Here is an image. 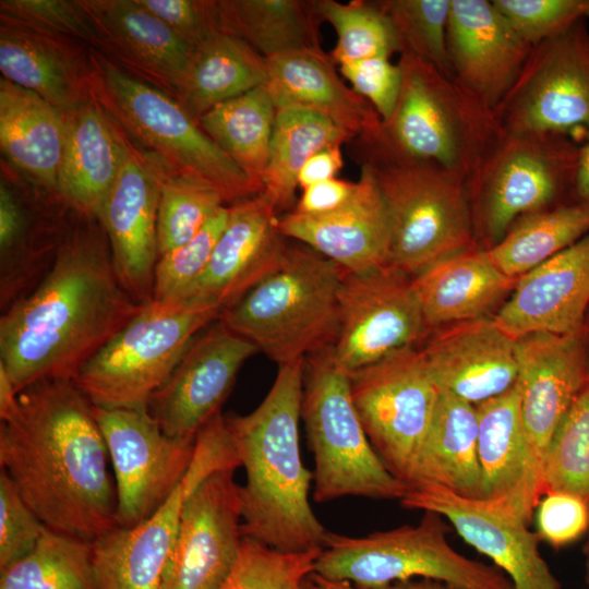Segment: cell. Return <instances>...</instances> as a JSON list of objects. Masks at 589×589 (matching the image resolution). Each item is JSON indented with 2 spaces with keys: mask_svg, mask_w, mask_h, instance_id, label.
Listing matches in <instances>:
<instances>
[{
  "mask_svg": "<svg viewBox=\"0 0 589 589\" xmlns=\"http://www.w3.org/2000/svg\"><path fill=\"white\" fill-rule=\"evenodd\" d=\"M0 466L49 529L94 542L117 527L107 446L72 380L19 393L17 411L0 424Z\"/></svg>",
  "mask_w": 589,
  "mask_h": 589,
  "instance_id": "6da1fadb",
  "label": "cell"
},
{
  "mask_svg": "<svg viewBox=\"0 0 589 589\" xmlns=\"http://www.w3.org/2000/svg\"><path fill=\"white\" fill-rule=\"evenodd\" d=\"M141 306L119 280L104 228L77 227L59 238L40 281L2 312L0 364L17 393L73 380Z\"/></svg>",
  "mask_w": 589,
  "mask_h": 589,
  "instance_id": "7a4b0ae2",
  "label": "cell"
},
{
  "mask_svg": "<svg viewBox=\"0 0 589 589\" xmlns=\"http://www.w3.org/2000/svg\"><path fill=\"white\" fill-rule=\"evenodd\" d=\"M304 360L279 365L253 411L225 416L247 476L239 486L242 537L285 552L322 549L327 533L311 507L313 473L299 447Z\"/></svg>",
  "mask_w": 589,
  "mask_h": 589,
  "instance_id": "3957f363",
  "label": "cell"
},
{
  "mask_svg": "<svg viewBox=\"0 0 589 589\" xmlns=\"http://www.w3.org/2000/svg\"><path fill=\"white\" fill-rule=\"evenodd\" d=\"M344 273L308 245L288 242L279 265L218 320L278 366L305 359L335 344Z\"/></svg>",
  "mask_w": 589,
  "mask_h": 589,
  "instance_id": "277c9868",
  "label": "cell"
},
{
  "mask_svg": "<svg viewBox=\"0 0 589 589\" xmlns=\"http://www.w3.org/2000/svg\"><path fill=\"white\" fill-rule=\"evenodd\" d=\"M398 64L402 81L393 115L359 140L364 161L432 163L466 182L497 133L493 112L433 65L408 55Z\"/></svg>",
  "mask_w": 589,
  "mask_h": 589,
  "instance_id": "5b68a950",
  "label": "cell"
},
{
  "mask_svg": "<svg viewBox=\"0 0 589 589\" xmlns=\"http://www.w3.org/2000/svg\"><path fill=\"white\" fill-rule=\"evenodd\" d=\"M88 82L110 119L170 171L211 185L230 205L263 192L176 98L98 52L89 57Z\"/></svg>",
  "mask_w": 589,
  "mask_h": 589,
  "instance_id": "8992f818",
  "label": "cell"
},
{
  "mask_svg": "<svg viewBox=\"0 0 589 589\" xmlns=\"http://www.w3.org/2000/svg\"><path fill=\"white\" fill-rule=\"evenodd\" d=\"M581 145L566 133L498 128L466 180L477 243L490 249L520 216L576 201Z\"/></svg>",
  "mask_w": 589,
  "mask_h": 589,
  "instance_id": "52a82bcc",
  "label": "cell"
},
{
  "mask_svg": "<svg viewBox=\"0 0 589 589\" xmlns=\"http://www.w3.org/2000/svg\"><path fill=\"white\" fill-rule=\"evenodd\" d=\"M417 525L350 537L327 531L314 564V575L377 589L396 581L426 578L459 589H515L495 565L471 560L448 542L446 519L423 512Z\"/></svg>",
  "mask_w": 589,
  "mask_h": 589,
  "instance_id": "ba28073f",
  "label": "cell"
},
{
  "mask_svg": "<svg viewBox=\"0 0 589 589\" xmlns=\"http://www.w3.org/2000/svg\"><path fill=\"white\" fill-rule=\"evenodd\" d=\"M221 309L195 300H152L77 372L73 382L88 401L106 409L148 410L199 333Z\"/></svg>",
  "mask_w": 589,
  "mask_h": 589,
  "instance_id": "9c48e42d",
  "label": "cell"
},
{
  "mask_svg": "<svg viewBox=\"0 0 589 589\" xmlns=\"http://www.w3.org/2000/svg\"><path fill=\"white\" fill-rule=\"evenodd\" d=\"M301 419L314 456L313 500H400L406 485L372 446L351 397L350 376L330 348L304 360Z\"/></svg>",
  "mask_w": 589,
  "mask_h": 589,
  "instance_id": "30bf717a",
  "label": "cell"
},
{
  "mask_svg": "<svg viewBox=\"0 0 589 589\" xmlns=\"http://www.w3.org/2000/svg\"><path fill=\"white\" fill-rule=\"evenodd\" d=\"M386 206L389 265L411 277L477 245L466 182L426 161H363Z\"/></svg>",
  "mask_w": 589,
  "mask_h": 589,
  "instance_id": "8fae6325",
  "label": "cell"
},
{
  "mask_svg": "<svg viewBox=\"0 0 589 589\" xmlns=\"http://www.w3.org/2000/svg\"><path fill=\"white\" fill-rule=\"evenodd\" d=\"M229 467L241 462L220 412L197 434L192 462L168 500L141 524L93 542L98 589H161L185 502L208 476Z\"/></svg>",
  "mask_w": 589,
  "mask_h": 589,
  "instance_id": "7c38bea8",
  "label": "cell"
},
{
  "mask_svg": "<svg viewBox=\"0 0 589 589\" xmlns=\"http://www.w3.org/2000/svg\"><path fill=\"white\" fill-rule=\"evenodd\" d=\"M349 376L352 401L372 446L407 485L440 394L420 347L395 351Z\"/></svg>",
  "mask_w": 589,
  "mask_h": 589,
  "instance_id": "4fadbf2b",
  "label": "cell"
},
{
  "mask_svg": "<svg viewBox=\"0 0 589 589\" xmlns=\"http://www.w3.org/2000/svg\"><path fill=\"white\" fill-rule=\"evenodd\" d=\"M581 19L536 46L494 109L507 131H589V27ZM577 139V137H576Z\"/></svg>",
  "mask_w": 589,
  "mask_h": 589,
  "instance_id": "5bb4252c",
  "label": "cell"
},
{
  "mask_svg": "<svg viewBox=\"0 0 589 589\" xmlns=\"http://www.w3.org/2000/svg\"><path fill=\"white\" fill-rule=\"evenodd\" d=\"M104 436L117 494V527L132 528L148 518L185 476L194 443L163 432L148 410L106 409L92 405Z\"/></svg>",
  "mask_w": 589,
  "mask_h": 589,
  "instance_id": "9a60e30c",
  "label": "cell"
},
{
  "mask_svg": "<svg viewBox=\"0 0 589 589\" xmlns=\"http://www.w3.org/2000/svg\"><path fill=\"white\" fill-rule=\"evenodd\" d=\"M428 335L412 277L385 266L345 272L339 290V329L330 348L335 364L350 374Z\"/></svg>",
  "mask_w": 589,
  "mask_h": 589,
  "instance_id": "2e32d148",
  "label": "cell"
},
{
  "mask_svg": "<svg viewBox=\"0 0 589 589\" xmlns=\"http://www.w3.org/2000/svg\"><path fill=\"white\" fill-rule=\"evenodd\" d=\"M515 344L527 490L536 509L544 494V465L552 440L588 380L580 333H533L515 339Z\"/></svg>",
  "mask_w": 589,
  "mask_h": 589,
  "instance_id": "e0dca14e",
  "label": "cell"
},
{
  "mask_svg": "<svg viewBox=\"0 0 589 589\" xmlns=\"http://www.w3.org/2000/svg\"><path fill=\"white\" fill-rule=\"evenodd\" d=\"M257 348L219 320L190 344L167 381L155 392L148 411L168 436L194 443L218 413L238 372Z\"/></svg>",
  "mask_w": 589,
  "mask_h": 589,
  "instance_id": "ac0fdd59",
  "label": "cell"
},
{
  "mask_svg": "<svg viewBox=\"0 0 589 589\" xmlns=\"http://www.w3.org/2000/svg\"><path fill=\"white\" fill-rule=\"evenodd\" d=\"M402 507L443 516L471 546L490 557L515 589H561L540 550V537L507 508L431 483L406 488Z\"/></svg>",
  "mask_w": 589,
  "mask_h": 589,
  "instance_id": "d6986e66",
  "label": "cell"
},
{
  "mask_svg": "<svg viewBox=\"0 0 589 589\" xmlns=\"http://www.w3.org/2000/svg\"><path fill=\"white\" fill-rule=\"evenodd\" d=\"M237 468L208 476L184 504L161 589H219L240 551Z\"/></svg>",
  "mask_w": 589,
  "mask_h": 589,
  "instance_id": "ffe728a7",
  "label": "cell"
},
{
  "mask_svg": "<svg viewBox=\"0 0 589 589\" xmlns=\"http://www.w3.org/2000/svg\"><path fill=\"white\" fill-rule=\"evenodd\" d=\"M165 169L156 158L128 143L122 167L98 219L119 280L141 305L153 300L159 259L157 215Z\"/></svg>",
  "mask_w": 589,
  "mask_h": 589,
  "instance_id": "44dd1931",
  "label": "cell"
},
{
  "mask_svg": "<svg viewBox=\"0 0 589 589\" xmlns=\"http://www.w3.org/2000/svg\"><path fill=\"white\" fill-rule=\"evenodd\" d=\"M446 45L453 79L491 112L512 88L532 48L486 0H450Z\"/></svg>",
  "mask_w": 589,
  "mask_h": 589,
  "instance_id": "7402d4cb",
  "label": "cell"
},
{
  "mask_svg": "<svg viewBox=\"0 0 589 589\" xmlns=\"http://www.w3.org/2000/svg\"><path fill=\"white\" fill-rule=\"evenodd\" d=\"M278 219L275 205L264 193L230 205L209 262L184 300L224 310L272 273L288 245L278 230Z\"/></svg>",
  "mask_w": 589,
  "mask_h": 589,
  "instance_id": "603a6c76",
  "label": "cell"
},
{
  "mask_svg": "<svg viewBox=\"0 0 589 589\" xmlns=\"http://www.w3.org/2000/svg\"><path fill=\"white\" fill-rule=\"evenodd\" d=\"M278 230L348 273H366L389 265L388 215L366 164H362L356 189L341 206L323 214L291 209L279 216Z\"/></svg>",
  "mask_w": 589,
  "mask_h": 589,
  "instance_id": "cb8c5ba5",
  "label": "cell"
},
{
  "mask_svg": "<svg viewBox=\"0 0 589 589\" xmlns=\"http://www.w3.org/2000/svg\"><path fill=\"white\" fill-rule=\"evenodd\" d=\"M419 347L440 390L474 406L518 377L515 339L488 315L435 328Z\"/></svg>",
  "mask_w": 589,
  "mask_h": 589,
  "instance_id": "d4e9b609",
  "label": "cell"
},
{
  "mask_svg": "<svg viewBox=\"0 0 589 589\" xmlns=\"http://www.w3.org/2000/svg\"><path fill=\"white\" fill-rule=\"evenodd\" d=\"M589 309V233L520 276L495 314L512 338L533 333L573 335Z\"/></svg>",
  "mask_w": 589,
  "mask_h": 589,
  "instance_id": "484cf974",
  "label": "cell"
},
{
  "mask_svg": "<svg viewBox=\"0 0 589 589\" xmlns=\"http://www.w3.org/2000/svg\"><path fill=\"white\" fill-rule=\"evenodd\" d=\"M65 125L57 192L82 217L99 219L122 167L128 143L92 92L65 115Z\"/></svg>",
  "mask_w": 589,
  "mask_h": 589,
  "instance_id": "4316f807",
  "label": "cell"
},
{
  "mask_svg": "<svg viewBox=\"0 0 589 589\" xmlns=\"http://www.w3.org/2000/svg\"><path fill=\"white\" fill-rule=\"evenodd\" d=\"M266 64L264 85L276 109L315 111L359 140L378 131L382 119L374 107L345 84L323 50L291 51L266 59Z\"/></svg>",
  "mask_w": 589,
  "mask_h": 589,
  "instance_id": "83f0119b",
  "label": "cell"
},
{
  "mask_svg": "<svg viewBox=\"0 0 589 589\" xmlns=\"http://www.w3.org/2000/svg\"><path fill=\"white\" fill-rule=\"evenodd\" d=\"M517 278L506 276L479 244L445 257L412 277L428 333L486 316L512 293Z\"/></svg>",
  "mask_w": 589,
  "mask_h": 589,
  "instance_id": "f1b7e54d",
  "label": "cell"
},
{
  "mask_svg": "<svg viewBox=\"0 0 589 589\" xmlns=\"http://www.w3.org/2000/svg\"><path fill=\"white\" fill-rule=\"evenodd\" d=\"M5 21L0 27V70L68 115L91 93L89 64L67 41Z\"/></svg>",
  "mask_w": 589,
  "mask_h": 589,
  "instance_id": "f546056e",
  "label": "cell"
},
{
  "mask_svg": "<svg viewBox=\"0 0 589 589\" xmlns=\"http://www.w3.org/2000/svg\"><path fill=\"white\" fill-rule=\"evenodd\" d=\"M103 39V50L175 89L194 47L136 0H81Z\"/></svg>",
  "mask_w": 589,
  "mask_h": 589,
  "instance_id": "4dcf8cb0",
  "label": "cell"
},
{
  "mask_svg": "<svg viewBox=\"0 0 589 589\" xmlns=\"http://www.w3.org/2000/svg\"><path fill=\"white\" fill-rule=\"evenodd\" d=\"M482 498L507 508L526 524L534 508L528 497V459L517 384L476 405Z\"/></svg>",
  "mask_w": 589,
  "mask_h": 589,
  "instance_id": "1f68e13d",
  "label": "cell"
},
{
  "mask_svg": "<svg viewBox=\"0 0 589 589\" xmlns=\"http://www.w3.org/2000/svg\"><path fill=\"white\" fill-rule=\"evenodd\" d=\"M431 483L482 498L476 406L440 390L433 417L406 485Z\"/></svg>",
  "mask_w": 589,
  "mask_h": 589,
  "instance_id": "d6a6232c",
  "label": "cell"
},
{
  "mask_svg": "<svg viewBox=\"0 0 589 589\" xmlns=\"http://www.w3.org/2000/svg\"><path fill=\"white\" fill-rule=\"evenodd\" d=\"M65 115L38 94L0 80V146L36 183L57 191L65 144Z\"/></svg>",
  "mask_w": 589,
  "mask_h": 589,
  "instance_id": "836d02e7",
  "label": "cell"
},
{
  "mask_svg": "<svg viewBox=\"0 0 589 589\" xmlns=\"http://www.w3.org/2000/svg\"><path fill=\"white\" fill-rule=\"evenodd\" d=\"M216 32L245 41L265 59L323 50L316 0L211 1Z\"/></svg>",
  "mask_w": 589,
  "mask_h": 589,
  "instance_id": "e575fe53",
  "label": "cell"
},
{
  "mask_svg": "<svg viewBox=\"0 0 589 589\" xmlns=\"http://www.w3.org/2000/svg\"><path fill=\"white\" fill-rule=\"evenodd\" d=\"M267 77L266 59L245 41L219 32L194 47L173 89L175 98L197 120Z\"/></svg>",
  "mask_w": 589,
  "mask_h": 589,
  "instance_id": "d590c367",
  "label": "cell"
},
{
  "mask_svg": "<svg viewBox=\"0 0 589 589\" xmlns=\"http://www.w3.org/2000/svg\"><path fill=\"white\" fill-rule=\"evenodd\" d=\"M353 137L325 116L300 108L277 109L263 192L277 212L288 211L296 200L298 176L316 152L342 145Z\"/></svg>",
  "mask_w": 589,
  "mask_h": 589,
  "instance_id": "8d00e7d4",
  "label": "cell"
},
{
  "mask_svg": "<svg viewBox=\"0 0 589 589\" xmlns=\"http://www.w3.org/2000/svg\"><path fill=\"white\" fill-rule=\"evenodd\" d=\"M589 233V204L573 201L517 218L489 249L495 265L519 278Z\"/></svg>",
  "mask_w": 589,
  "mask_h": 589,
  "instance_id": "74e56055",
  "label": "cell"
},
{
  "mask_svg": "<svg viewBox=\"0 0 589 589\" xmlns=\"http://www.w3.org/2000/svg\"><path fill=\"white\" fill-rule=\"evenodd\" d=\"M276 113L274 100L263 84L217 105L197 122L263 190Z\"/></svg>",
  "mask_w": 589,
  "mask_h": 589,
  "instance_id": "f35d334b",
  "label": "cell"
},
{
  "mask_svg": "<svg viewBox=\"0 0 589 589\" xmlns=\"http://www.w3.org/2000/svg\"><path fill=\"white\" fill-rule=\"evenodd\" d=\"M0 589H98L93 542L46 527L28 554L0 569Z\"/></svg>",
  "mask_w": 589,
  "mask_h": 589,
  "instance_id": "ab89813d",
  "label": "cell"
},
{
  "mask_svg": "<svg viewBox=\"0 0 589 589\" xmlns=\"http://www.w3.org/2000/svg\"><path fill=\"white\" fill-rule=\"evenodd\" d=\"M316 8L336 32L337 43L329 53L336 65L399 53L394 26L376 1L316 0Z\"/></svg>",
  "mask_w": 589,
  "mask_h": 589,
  "instance_id": "60d3db41",
  "label": "cell"
},
{
  "mask_svg": "<svg viewBox=\"0 0 589 589\" xmlns=\"http://www.w3.org/2000/svg\"><path fill=\"white\" fill-rule=\"evenodd\" d=\"M225 204L211 185L166 168L157 215L159 256L192 240Z\"/></svg>",
  "mask_w": 589,
  "mask_h": 589,
  "instance_id": "b9f144b4",
  "label": "cell"
},
{
  "mask_svg": "<svg viewBox=\"0 0 589 589\" xmlns=\"http://www.w3.org/2000/svg\"><path fill=\"white\" fill-rule=\"evenodd\" d=\"M543 489L544 494L568 492L589 504V382L576 396L552 440Z\"/></svg>",
  "mask_w": 589,
  "mask_h": 589,
  "instance_id": "7bdbcfd3",
  "label": "cell"
},
{
  "mask_svg": "<svg viewBox=\"0 0 589 589\" xmlns=\"http://www.w3.org/2000/svg\"><path fill=\"white\" fill-rule=\"evenodd\" d=\"M390 20L399 55L422 60L453 79L446 45L450 0L376 1Z\"/></svg>",
  "mask_w": 589,
  "mask_h": 589,
  "instance_id": "ee69618b",
  "label": "cell"
},
{
  "mask_svg": "<svg viewBox=\"0 0 589 589\" xmlns=\"http://www.w3.org/2000/svg\"><path fill=\"white\" fill-rule=\"evenodd\" d=\"M322 549L285 552L243 538L238 557L219 589H302Z\"/></svg>",
  "mask_w": 589,
  "mask_h": 589,
  "instance_id": "f6af8a7d",
  "label": "cell"
},
{
  "mask_svg": "<svg viewBox=\"0 0 589 589\" xmlns=\"http://www.w3.org/2000/svg\"><path fill=\"white\" fill-rule=\"evenodd\" d=\"M229 216L221 207L185 244L159 256L155 268L153 300L182 301L204 273Z\"/></svg>",
  "mask_w": 589,
  "mask_h": 589,
  "instance_id": "bcb514c9",
  "label": "cell"
},
{
  "mask_svg": "<svg viewBox=\"0 0 589 589\" xmlns=\"http://www.w3.org/2000/svg\"><path fill=\"white\" fill-rule=\"evenodd\" d=\"M0 15L1 21L35 32L104 48L99 32L81 1L1 0Z\"/></svg>",
  "mask_w": 589,
  "mask_h": 589,
  "instance_id": "7dc6e473",
  "label": "cell"
},
{
  "mask_svg": "<svg viewBox=\"0 0 589 589\" xmlns=\"http://www.w3.org/2000/svg\"><path fill=\"white\" fill-rule=\"evenodd\" d=\"M492 3L531 47L581 19H589V0H493Z\"/></svg>",
  "mask_w": 589,
  "mask_h": 589,
  "instance_id": "c3c4849f",
  "label": "cell"
},
{
  "mask_svg": "<svg viewBox=\"0 0 589 589\" xmlns=\"http://www.w3.org/2000/svg\"><path fill=\"white\" fill-rule=\"evenodd\" d=\"M46 526L29 508L5 470H0V569L28 554Z\"/></svg>",
  "mask_w": 589,
  "mask_h": 589,
  "instance_id": "681fc988",
  "label": "cell"
},
{
  "mask_svg": "<svg viewBox=\"0 0 589 589\" xmlns=\"http://www.w3.org/2000/svg\"><path fill=\"white\" fill-rule=\"evenodd\" d=\"M338 67L351 88L374 107L382 121H386L393 115L400 94V65L392 63L389 58L376 57Z\"/></svg>",
  "mask_w": 589,
  "mask_h": 589,
  "instance_id": "f907efd6",
  "label": "cell"
},
{
  "mask_svg": "<svg viewBox=\"0 0 589 589\" xmlns=\"http://www.w3.org/2000/svg\"><path fill=\"white\" fill-rule=\"evenodd\" d=\"M537 509L538 534L554 548L579 539L589 530V504L563 491L548 492Z\"/></svg>",
  "mask_w": 589,
  "mask_h": 589,
  "instance_id": "816d5d0a",
  "label": "cell"
},
{
  "mask_svg": "<svg viewBox=\"0 0 589 589\" xmlns=\"http://www.w3.org/2000/svg\"><path fill=\"white\" fill-rule=\"evenodd\" d=\"M136 1L192 47H196L216 32L209 1Z\"/></svg>",
  "mask_w": 589,
  "mask_h": 589,
  "instance_id": "f5cc1de1",
  "label": "cell"
},
{
  "mask_svg": "<svg viewBox=\"0 0 589 589\" xmlns=\"http://www.w3.org/2000/svg\"><path fill=\"white\" fill-rule=\"evenodd\" d=\"M356 182L329 179L305 189L293 211L303 214H323L341 206L353 193Z\"/></svg>",
  "mask_w": 589,
  "mask_h": 589,
  "instance_id": "db71d44e",
  "label": "cell"
},
{
  "mask_svg": "<svg viewBox=\"0 0 589 589\" xmlns=\"http://www.w3.org/2000/svg\"><path fill=\"white\" fill-rule=\"evenodd\" d=\"M340 147V145L327 146L311 156L299 172L298 187L305 189L334 179L344 165Z\"/></svg>",
  "mask_w": 589,
  "mask_h": 589,
  "instance_id": "11a10c76",
  "label": "cell"
},
{
  "mask_svg": "<svg viewBox=\"0 0 589 589\" xmlns=\"http://www.w3.org/2000/svg\"><path fill=\"white\" fill-rule=\"evenodd\" d=\"M311 579L321 588V589H360L348 582L342 581H329L318 577L317 575H310ZM377 589H459L454 586H450L446 582L419 578L405 581H396L390 585H387Z\"/></svg>",
  "mask_w": 589,
  "mask_h": 589,
  "instance_id": "9f6ffc18",
  "label": "cell"
},
{
  "mask_svg": "<svg viewBox=\"0 0 589 589\" xmlns=\"http://www.w3.org/2000/svg\"><path fill=\"white\" fill-rule=\"evenodd\" d=\"M19 408V393L16 392L8 372L0 364V420H9Z\"/></svg>",
  "mask_w": 589,
  "mask_h": 589,
  "instance_id": "6f0895ef",
  "label": "cell"
},
{
  "mask_svg": "<svg viewBox=\"0 0 589 589\" xmlns=\"http://www.w3.org/2000/svg\"><path fill=\"white\" fill-rule=\"evenodd\" d=\"M574 196L576 201L589 204V140L580 148Z\"/></svg>",
  "mask_w": 589,
  "mask_h": 589,
  "instance_id": "680465c9",
  "label": "cell"
},
{
  "mask_svg": "<svg viewBox=\"0 0 589 589\" xmlns=\"http://www.w3.org/2000/svg\"><path fill=\"white\" fill-rule=\"evenodd\" d=\"M580 337H581V344H582V349H584L587 380L589 382V309L586 313V316L582 323Z\"/></svg>",
  "mask_w": 589,
  "mask_h": 589,
  "instance_id": "91938a15",
  "label": "cell"
},
{
  "mask_svg": "<svg viewBox=\"0 0 589 589\" xmlns=\"http://www.w3.org/2000/svg\"><path fill=\"white\" fill-rule=\"evenodd\" d=\"M302 589H321L312 579L311 577L309 576L303 585H302Z\"/></svg>",
  "mask_w": 589,
  "mask_h": 589,
  "instance_id": "94428289",
  "label": "cell"
},
{
  "mask_svg": "<svg viewBox=\"0 0 589 589\" xmlns=\"http://www.w3.org/2000/svg\"><path fill=\"white\" fill-rule=\"evenodd\" d=\"M585 581H586V588L589 589V555L586 556L585 562Z\"/></svg>",
  "mask_w": 589,
  "mask_h": 589,
  "instance_id": "6125c7cd",
  "label": "cell"
},
{
  "mask_svg": "<svg viewBox=\"0 0 589 589\" xmlns=\"http://www.w3.org/2000/svg\"><path fill=\"white\" fill-rule=\"evenodd\" d=\"M582 552H584L585 556L589 555V534H588L587 541H586V543L584 545Z\"/></svg>",
  "mask_w": 589,
  "mask_h": 589,
  "instance_id": "be15d7a7",
  "label": "cell"
},
{
  "mask_svg": "<svg viewBox=\"0 0 589 589\" xmlns=\"http://www.w3.org/2000/svg\"><path fill=\"white\" fill-rule=\"evenodd\" d=\"M585 589H587V588H585Z\"/></svg>",
  "mask_w": 589,
  "mask_h": 589,
  "instance_id": "e7e4bbea",
  "label": "cell"
}]
</instances>
